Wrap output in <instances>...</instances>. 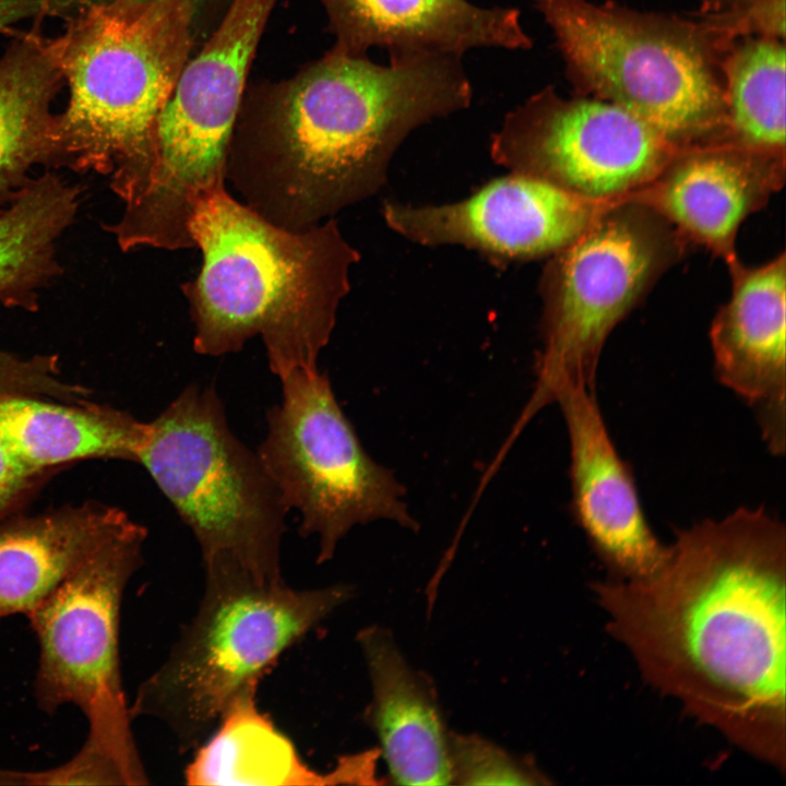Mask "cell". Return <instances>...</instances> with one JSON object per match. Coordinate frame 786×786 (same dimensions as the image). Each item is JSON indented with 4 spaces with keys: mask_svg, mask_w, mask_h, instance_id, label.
Wrapping results in <instances>:
<instances>
[{
    "mask_svg": "<svg viewBox=\"0 0 786 786\" xmlns=\"http://www.w3.org/2000/svg\"><path fill=\"white\" fill-rule=\"evenodd\" d=\"M29 785V772L0 769V786Z\"/></svg>",
    "mask_w": 786,
    "mask_h": 786,
    "instance_id": "obj_30",
    "label": "cell"
},
{
    "mask_svg": "<svg viewBox=\"0 0 786 786\" xmlns=\"http://www.w3.org/2000/svg\"><path fill=\"white\" fill-rule=\"evenodd\" d=\"M31 476L0 440V514L17 497Z\"/></svg>",
    "mask_w": 786,
    "mask_h": 786,
    "instance_id": "obj_28",
    "label": "cell"
},
{
    "mask_svg": "<svg viewBox=\"0 0 786 786\" xmlns=\"http://www.w3.org/2000/svg\"><path fill=\"white\" fill-rule=\"evenodd\" d=\"M138 463L191 531L205 577L284 580L289 511L214 386L188 385L150 421Z\"/></svg>",
    "mask_w": 786,
    "mask_h": 786,
    "instance_id": "obj_7",
    "label": "cell"
},
{
    "mask_svg": "<svg viewBox=\"0 0 786 786\" xmlns=\"http://www.w3.org/2000/svg\"><path fill=\"white\" fill-rule=\"evenodd\" d=\"M771 0H700V14L740 13Z\"/></svg>",
    "mask_w": 786,
    "mask_h": 786,
    "instance_id": "obj_29",
    "label": "cell"
},
{
    "mask_svg": "<svg viewBox=\"0 0 786 786\" xmlns=\"http://www.w3.org/2000/svg\"><path fill=\"white\" fill-rule=\"evenodd\" d=\"M190 0H84L53 38L69 103L56 162L110 175L123 204L150 174L156 123L191 47Z\"/></svg>",
    "mask_w": 786,
    "mask_h": 786,
    "instance_id": "obj_4",
    "label": "cell"
},
{
    "mask_svg": "<svg viewBox=\"0 0 786 786\" xmlns=\"http://www.w3.org/2000/svg\"><path fill=\"white\" fill-rule=\"evenodd\" d=\"M729 267L733 289L710 330L717 379L755 412L770 450H785L786 257Z\"/></svg>",
    "mask_w": 786,
    "mask_h": 786,
    "instance_id": "obj_16",
    "label": "cell"
},
{
    "mask_svg": "<svg viewBox=\"0 0 786 786\" xmlns=\"http://www.w3.org/2000/svg\"><path fill=\"white\" fill-rule=\"evenodd\" d=\"M785 181V152L733 141L681 148L630 200L663 216L688 242L706 247L727 265L738 260L741 223L762 209Z\"/></svg>",
    "mask_w": 786,
    "mask_h": 786,
    "instance_id": "obj_14",
    "label": "cell"
},
{
    "mask_svg": "<svg viewBox=\"0 0 786 786\" xmlns=\"http://www.w3.org/2000/svg\"><path fill=\"white\" fill-rule=\"evenodd\" d=\"M683 147L622 107L560 96L548 85L509 111L492 135V159L583 198L624 200Z\"/></svg>",
    "mask_w": 786,
    "mask_h": 786,
    "instance_id": "obj_12",
    "label": "cell"
},
{
    "mask_svg": "<svg viewBox=\"0 0 786 786\" xmlns=\"http://www.w3.org/2000/svg\"><path fill=\"white\" fill-rule=\"evenodd\" d=\"M786 534L739 508L676 534L653 574L595 585L644 678L781 771L786 725Z\"/></svg>",
    "mask_w": 786,
    "mask_h": 786,
    "instance_id": "obj_1",
    "label": "cell"
},
{
    "mask_svg": "<svg viewBox=\"0 0 786 786\" xmlns=\"http://www.w3.org/2000/svg\"><path fill=\"white\" fill-rule=\"evenodd\" d=\"M131 521L115 507L83 505L0 526V618L27 616Z\"/></svg>",
    "mask_w": 786,
    "mask_h": 786,
    "instance_id": "obj_19",
    "label": "cell"
},
{
    "mask_svg": "<svg viewBox=\"0 0 786 786\" xmlns=\"http://www.w3.org/2000/svg\"><path fill=\"white\" fill-rule=\"evenodd\" d=\"M452 781L465 785L540 784L535 770L477 736H449Z\"/></svg>",
    "mask_w": 786,
    "mask_h": 786,
    "instance_id": "obj_25",
    "label": "cell"
},
{
    "mask_svg": "<svg viewBox=\"0 0 786 786\" xmlns=\"http://www.w3.org/2000/svg\"><path fill=\"white\" fill-rule=\"evenodd\" d=\"M276 0H233L203 49L181 70L156 123L153 164L138 196L155 224L186 227L225 189L246 76Z\"/></svg>",
    "mask_w": 786,
    "mask_h": 786,
    "instance_id": "obj_10",
    "label": "cell"
},
{
    "mask_svg": "<svg viewBox=\"0 0 786 786\" xmlns=\"http://www.w3.org/2000/svg\"><path fill=\"white\" fill-rule=\"evenodd\" d=\"M281 380L282 400L266 416L258 455L299 531L317 537L319 563L333 558L356 525L389 520L416 529L405 488L364 450L325 373L295 371Z\"/></svg>",
    "mask_w": 786,
    "mask_h": 786,
    "instance_id": "obj_9",
    "label": "cell"
},
{
    "mask_svg": "<svg viewBox=\"0 0 786 786\" xmlns=\"http://www.w3.org/2000/svg\"><path fill=\"white\" fill-rule=\"evenodd\" d=\"M190 234L203 261L181 287L194 352L219 357L260 336L278 379L317 370L360 259L337 222L288 229L224 189L196 209Z\"/></svg>",
    "mask_w": 786,
    "mask_h": 786,
    "instance_id": "obj_3",
    "label": "cell"
},
{
    "mask_svg": "<svg viewBox=\"0 0 786 786\" xmlns=\"http://www.w3.org/2000/svg\"><path fill=\"white\" fill-rule=\"evenodd\" d=\"M570 441L572 512L595 551L621 579H642L668 556L651 529L628 464L602 417L595 391L564 382L553 394ZM617 576V577H620Z\"/></svg>",
    "mask_w": 786,
    "mask_h": 786,
    "instance_id": "obj_15",
    "label": "cell"
},
{
    "mask_svg": "<svg viewBox=\"0 0 786 786\" xmlns=\"http://www.w3.org/2000/svg\"><path fill=\"white\" fill-rule=\"evenodd\" d=\"M340 38L337 49L366 55L384 48L389 58L424 53L463 57L476 48L526 50L533 40L510 7L469 0H325Z\"/></svg>",
    "mask_w": 786,
    "mask_h": 786,
    "instance_id": "obj_17",
    "label": "cell"
},
{
    "mask_svg": "<svg viewBox=\"0 0 786 786\" xmlns=\"http://www.w3.org/2000/svg\"><path fill=\"white\" fill-rule=\"evenodd\" d=\"M462 57L334 50L296 81L259 144L228 154L229 178L270 222L302 229L374 194L417 128L469 107Z\"/></svg>",
    "mask_w": 786,
    "mask_h": 786,
    "instance_id": "obj_2",
    "label": "cell"
},
{
    "mask_svg": "<svg viewBox=\"0 0 786 786\" xmlns=\"http://www.w3.org/2000/svg\"><path fill=\"white\" fill-rule=\"evenodd\" d=\"M688 243L653 209L623 200L553 253L540 285L543 349L536 388L521 422L553 402L564 382L595 391L608 335Z\"/></svg>",
    "mask_w": 786,
    "mask_h": 786,
    "instance_id": "obj_8",
    "label": "cell"
},
{
    "mask_svg": "<svg viewBox=\"0 0 786 786\" xmlns=\"http://www.w3.org/2000/svg\"><path fill=\"white\" fill-rule=\"evenodd\" d=\"M148 422L112 409L81 408L33 398L0 397V440L32 474L86 457L138 462Z\"/></svg>",
    "mask_w": 786,
    "mask_h": 786,
    "instance_id": "obj_22",
    "label": "cell"
},
{
    "mask_svg": "<svg viewBox=\"0 0 786 786\" xmlns=\"http://www.w3.org/2000/svg\"><path fill=\"white\" fill-rule=\"evenodd\" d=\"M79 0H0V33L17 22L66 16Z\"/></svg>",
    "mask_w": 786,
    "mask_h": 786,
    "instance_id": "obj_27",
    "label": "cell"
},
{
    "mask_svg": "<svg viewBox=\"0 0 786 786\" xmlns=\"http://www.w3.org/2000/svg\"><path fill=\"white\" fill-rule=\"evenodd\" d=\"M80 189L46 171L0 212V303L34 309L59 272L57 243L79 210Z\"/></svg>",
    "mask_w": 786,
    "mask_h": 786,
    "instance_id": "obj_23",
    "label": "cell"
},
{
    "mask_svg": "<svg viewBox=\"0 0 786 786\" xmlns=\"http://www.w3.org/2000/svg\"><path fill=\"white\" fill-rule=\"evenodd\" d=\"M619 200L597 201L512 172L458 202H385L386 225L422 246L460 245L498 261L553 254Z\"/></svg>",
    "mask_w": 786,
    "mask_h": 786,
    "instance_id": "obj_13",
    "label": "cell"
},
{
    "mask_svg": "<svg viewBox=\"0 0 786 786\" xmlns=\"http://www.w3.org/2000/svg\"><path fill=\"white\" fill-rule=\"evenodd\" d=\"M48 371L41 357L24 359L0 349V397L14 393L43 392Z\"/></svg>",
    "mask_w": 786,
    "mask_h": 786,
    "instance_id": "obj_26",
    "label": "cell"
},
{
    "mask_svg": "<svg viewBox=\"0 0 786 786\" xmlns=\"http://www.w3.org/2000/svg\"><path fill=\"white\" fill-rule=\"evenodd\" d=\"M372 686L367 718L381 746L390 777L403 785L452 782L449 736L437 701L384 630L359 633Z\"/></svg>",
    "mask_w": 786,
    "mask_h": 786,
    "instance_id": "obj_18",
    "label": "cell"
},
{
    "mask_svg": "<svg viewBox=\"0 0 786 786\" xmlns=\"http://www.w3.org/2000/svg\"><path fill=\"white\" fill-rule=\"evenodd\" d=\"M785 39L737 38L722 61L729 140L785 152Z\"/></svg>",
    "mask_w": 786,
    "mask_h": 786,
    "instance_id": "obj_24",
    "label": "cell"
},
{
    "mask_svg": "<svg viewBox=\"0 0 786 786\" xmlns=\"http://www.w3.org/2000/svg\"><path fill=\"white\" fill-rule=\"evenodd\" d=\"M63 82L53 40L37 27L19 35L0 58V206L36 165H55L51 102Z\"/></svg>",
    "mask_w": 786,
    "mask_h": 786,
    "instance_id": "obj_20",
    "label": "cell"
},
{
    "mask_svg": "<svg viewBox=\"0 0 786 786\" xmlns=\"http://www.w3.org/2000/svg\"><path fill=\"white\" fill-rule=\"evenodd\" d=\"M258 688L242 691L225 710L210 736L194 749L183 773L186 783L303 786L349 782L342 761L327 773L306 764L291 740L258 706Z\"/></svg>",
    "mask_w": 786,
    "mask_h": 786,
    "instance_id": "obj_21",
    "label": "cell"
},
{
    "mask_svg": "<svg viewBox=\"0 0 786 786\" xmlns=\"http://www.w3.org/2000/svg\"><path fill=\"white\" fill-rule=\"evenodd\" d=\"M535 4L575 94L622 107L679 147L729 141L722 61L737 38L715 19L614 1Z\"/></svg>",
    "mask_w": 786,
    "mask_h": 786,
    "instance_id": "obj_5",
    "label": "cell"
},
{
    "mask_svg": "<svg viewBox=\"0 0 786 786\" xmlns=\"http://www.w3.org/2000/svg\"><path fill=\"white\" fill-rule=\"evenodd\" d=\"M146 536L131 521L26 616L39 645L34 694L44 712L72 704L88 724L132 731L121 675L120 615Z\"/></svg>",
    "mask_w": 786,
    "mask_h": 786,
    "instance_id": "obj_11",
    "label": "cell"
},
{
    "mask_svg": "<svg viewBox=\"0 0 786 786\" xmlns=\"http://www.w3.org/2000/svg\"><path fill=\"white\" fill-rule=\"evenodd\" d=\"M350 595L347 585L297 590L284 580L205 577L196 612L139 686L132 718L159 720L181 752L194 750L242 691L259 687L281 656Z\"/></svg>",
    "mask_w": 786,
    "mask_h": 786,
    "instance_id": "obj_6",
    "label": "cell"
}]
</instances>
